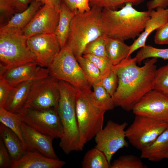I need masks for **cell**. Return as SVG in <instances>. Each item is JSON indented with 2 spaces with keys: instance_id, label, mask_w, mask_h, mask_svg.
I'll return each mask as SVG.
<instances>
[{
  "instance_id": "6da1fadb",
  "label": "cell",
  "mask_w": 168,
  "mask_h": 168,
  "mask_svg": "<svg viewBox=\"0 0 168 168\" xmlns=\"http://www.w3.org/2000/svg\"><path fill=\"white\" fill-rule=\"evenodd\" d=\"M157 58L147 60L142 67L130 56L113 69L118 78V86L112 97L115 106L129 111L147 93L153 89Z\"/></svg>"
},
{
  "instance_id": "7a4b0ae2",
  "label": "cell",
  "mask_w": 168,
  "mask_h": 168,
  "mask_svg": "<svg viewBox=\"0 0 168 168\" xmlns=\"http://www.w3.org/2000/svg\"><path fill=\"white\" fill-rule=\"evenodd\" d=\"M133 6L127 3L119 10L103 8L101 22L103 34L124 40L138 38L144 30L151 11H138Z\"/></svg>"
},
{
  "instance_id": "3957f363",
  "label": "cell",
  "mask_w": 168,
  "mask_h": 168,
  "mask_svg": "<svg viewBox=\"0 0 168 168\" xmlns=\"http://www.w3.org/2000/svg\"><path fill=\"white\" fill-rule=\"evenodd\" d=\"M59 98L57 111L63 133L59 145L66 154L81 151L84 147L80 140L76 113V102L79 88L62 80L58 81Z\"/></svg>"
},
{
  "instance_id": "277c9868",
  "label": "cell",
  "mask_w": 168,
  "mask_h": 168,
  "mask_svg": "<svg viewBox=\"0 0 168 168\" xmlns=\"http://www.w3.org/2000/svg\"><path fill=\"white\" fill-rule=\"evenodd\" d=\"M102 10L91 7L83 12H77L73 17L66 44L76 58L83 55L88 44L103 34L101 22Z\"/></svg>"
},
{
  "instance_id": "5b68a950",
  "label": "cell",
  "mask_w": 168,
  "mask_h": 168,
  "mask_svg": "<svg viewBox=\"0 0 168 168\" xmlns=\"http://www.w3.org/2000/svg\"><path fill=\"white\" fill-rule=\"evenodd\" d=\"M27 39L22 29L0 26V72L35 62V55L27 45Z\"/></svg>"
},
{
  "instance_id": "8992f818",
  "label": "cell",
  "mask_w": 168,
  "mask_h": 168,
  "mask_svg": "<svg viewBox=\"0 0 168 168\" xmlns=\"http://www.w3.org/2000/svg\"><path fill=\"white\" fill-rule=\"evenodd\" d=\"M106 111L95 102L91 89H79L76 113L81 142L83 147L103 128Z\"/></svg>"
},
{
  "instance_id": "52a82bcc",
  "label": "cell",
  "mask_w": 168,
  "mask_h": 168,
  "mask_svg": "<svg viewBox=\"0 0 168 168\" xmlns=\"http://www.w3.org/2000/svg\"><path fill=\"white\" fill-rule=\"evenodd\" d=\"M47 68L49 75L57 80L67 82L81 89H91L76 58L66 44Z\"/></svg>"
},
{
  "instance_id": "ba28073f",
  "label": "cell",
  "mask_w": 168,
  "mask_h": 168,
  "mask_svg": "<svg viewBox=\"0 0 168 168\" xmlns=\"http://www.w3.org/2000/svg\"><path fill=\"white\" fill-rule=\"evenodd\" d=\"M168 128V122L135 115L133 122L125 131L126 138L132 146L141 151Z\"/></svg>"
},
{
  "instance_id": "9c48e42d",
  "label": "cell",
  "mask_w": 168,
  "mask_h": 168,
  "mask_svg": "<svg viewBox=\"0 0 168 168\" xmlns=\"http://www.w3.org/2000/svg\"><path fill=\"white\" fill-rule=\"evenodd\" d=\"M23 122L35 130L54 138H61L63 131L57 107L39 110L24 108L19 113Z\"/></svg>"
},
{
  "instance_id": "30bf717a",
  "label": "cell",
  "mask_w": 168,
  "mask_h": 168,
  "mask_svg": "<svg viewBox=\"0 0 168 168\" xmlns=\"http://www.w3.org/2000/svg\"><path fill=\"white\" fill-rule=\"evenodd\" d=\"M59 98L58 80L49 75L33 81L23 108L43 110L57 107Z\"/></svg>"
},
{
  "instance_id": "8fae6325",
  "label": "cell",
  "mask_w": 168,
  "mask_h": 168,
  "mask_svg": "<svg viewBox=\"0 0 168 168\" xmlns=\"http://www.w3.org/2000/svg\"><path fill=\"white\" fill-rule=\"evenodd\" d=\"M128 125L126 122L119 124L109 120L95 137V147L104 153L110 164L115 153L120 149L128 146L125 139V130Z\"/></svg>"
},
{
  "instance_id": "7c38bea8",
  "label": "cell",
  "mask_w": 168,
  "mask_h": 168,
  "mask_svg": "<svg viewBox=\"0 0 168 168\" xmlns=\"http://www.w3.org/2000/svg\"><path fill=\"white\" fill-rule=\"evenodd\" d=\"M27 45L39 66L47 68L61 49L55 32L40 34L27 39Z\"/></svg>"
},
{
  "instance_id": "4fadbf2b",
  "label": "cell",
  "mask_w": 168,
  "mask_h": 168,
  "mask_svg": "<svg viewBox=\"0 0 168 168\" xmlns=\"http://www.w3.org/2000/svg\"><path fill=\"white\" fill-rule=\"evenodd\" d=\"M132 110L135 115L168 122V95L152 89L140 99Z\"/></svg>"
},
{
  "instance_id": "5bb4252c",
  "label": "cell",
  "mask_w": 168,
  "mask_h": 168,
  "mask_svg": "<svg viewBox=\"0 0 168 168\" xmlns=\"http://www.w3.org/2000/svg\"><path fill=\"white\" fill-rule=\"evenodd\" d=\"M59 11L52 5L46 3L37 11L29 23L22 29L25 36L55 32L58 24Z\"/></svg>"
},
{
  "instance_id": "9a60e30c",
  "label": "cell",
  "mask_w": 168,
  "mask_h": 168,
  "mask_svg": "<svg viewBox=\"0 0 168 168\" xmlns=\"http://www.w3.org/2000/svg\"><path fill=\"white\" fill-rule=\"evenodd\" d=\"M21 129L26 151L37 152L50 158L58 159L52 145L53 137L39 132L24 122Z\"/></svg>"
},
{
  "instance_id": "2e32d148",
  "label": "cell",
  "mask_w": 168,
  "mask_h": 168,
  "mask_svg": "<svg viewBox=\"0 0 168 168\" xmlns=\"http://www.w3.org/2000/svg\"><path fill=\"white\" fill-rule=\"evenodd\" d=\"M49 76L48 68L41 67L35 62L25 63L0 72V77L13 87L24 82L35 81Z\"/></svg>"
},
{
  "instance_id": "e0dca14e",
  "label": "cell",
  "mask_w": 168,
  "mask_h": 168,
  "mask_svg": "<svg viewBox=\"0 0 168 168\" xmlns=\"http://www.w3.org/2000/svg\"><path fill=\"white\" fill-rule=\"evenodd\" d=\"M168 21V8H158L156 10H151L150 17L146 24L143 31L130 45V49L128 58L136 50L145 46L150 35Z\"/></svg>"
},
{
  "instance_id": "ac0fdd59",
  "label": "cell",
  "mask_w": 168,
  "mask_h": 168,
  "mask_svg": "<svg viewBox=\"0 0 168 168\" xmlns=\"http://www.w3.org/2000/svg\"><path fill=\"white\" fill-rule=\"evenodd\" d=\"M65 162L35 152L26 151L19 160L12 161L11 168H61Z\"/></svg>"
},
{
  "instance_id": "d6986e66",
  "label": "cell",
  "mask_w": 168,
  "mask_h": 168,
  "mask_svg": "<svg viewBox=\"0 0 168 168\" xmlns=\"http://www.w3.org/2000/svg\"><path fill=\"white\" fill-rule=\"evenodd\" d=\"M34 81L24 82L13 87L9 93L4 108L11 112L19 113L26 104Z\"/></svg>"
},
{
  "instance_id": "ffe728a7",
  "label": "cell",
  "mask_w": 168,
  "mask_h": 168,
  "mask_svg": "<svg viewBox=\"0 0 168 168\" xmlns=\"http://www.w3.org/2000/svg\"><path fill=\"white\" fill-rule=\"evenodd\" d=\"M141 151L140 158L151 161L158 162L166 158L168 152V128Z\"/></svg>"
},
{
  "instance_id": "44dd1931",
  "label": "cell",
  "mask_w": 168,
  "mask_h": 168,
  "mask_svg": "<svg viewBox=\"0 0 168 168\" xmlns=\"http://www.w3.org/2000/svg\"><path fill=\"white\" fill-rule=\"evenodd\" d=\"M0 138L7 149L12 161L19 160L26 152L24 144L17 135L1 123Z\"/></svg>"
},
{
  "instance_id": "7402d4cb",
  "label": "cell",
  "mask_w": 168,
  "mask_h": 168,
  "mask_svg": "<svg viewBox=\"0 0 168 168\" xmlns=\"http://www.w3.org/2000/svg\"><path fill=\"white\" fill-rule=\"evenodd\" d=\"M120 39L107 36L106 52L107 58L113 66L117 65L128 58L130 46Z\"/></svg>"
},
{
  "instance_id": "603a6c76",
  "label": "cell",
  "mask_w": 168,
  "mask_h": 168,
  "mask_svg": "<svg viewBox=\"0 0 168 168\" xmlns=\"http://www.w3.org/2000/svg\"><path fill=\"white\" fill-rule=\"evenodd\" d=\"M75 13L71 11L62 0L58 22L55 32L61 49L66 44L71 22Z\"/></svg>"
},
{
  "instance_id": "cb8c5ba5",
  "label": "cell",
  "mask_w": 168,
  "mask_h": 168,
  "mask_svg": "<svg viewBox=\"0 0 168 168\" xmlns=\"http://www.w3.org/2000/svg\"><path fill=\"white\" fill-rule=\"evenodd\" d=\"M43 5L40 2L33 0L27 9L21 12L15 14L7 23L2 26L22 29L29 23Z\"/></svg>"
},
{
  "instance_id": "d4e9b609",
  "label": "cell",
  "mask_w": 168,
  "mask_h": 168,
  "mask_svg": "<svg viewBox=\"0 0 168 168\" xmlns=\"http://www.w3.org/2000/svg\"><path fill=\"white\" fill-rule=\"evenodd\" d=\"M81 165L83 168H110L111 165L104 153L95 147L86 153Z\"/></svg>"
},
{
  "instance_id": "484cf974",
  "label": "cell",
  "mask_w": 168,
  "mask_h": 168,
  "mask_svg": "<svg viewBox=\"0 0 168 168\" xmlns=\"http://www.w3.org/2000/svg\"><path fill=\"white\" fill-rule=\"evenodd\" d=\"M0 122L15 132L24 144L21 129L23 122L19 113L10 112L4 108H0Z\"/></svg>"
},
{
  "instance_id": "4316f807",
  "label": "cell",
  "mask_w": 168,
  "mask_h": 168,
  "mask_svg": "<svg viewBox=\"0 0 168 168\" xmlns=\"http://www.w3.org/2000/svg\"><path fill=\"white\" fill-rule=\"evenodd\" d=\"M76 59L91 86L100 83L102 76L100 71L96 66L83 55Z\"/></svg>"
},
{
  "instance_id": "83f0119b",
  "label": "cell",
  "mask_w": 168,
  "mask_h": 168,
  "mask_svg": "<svg viewBox=\"0 0 168 168\" xmlns=\"http://www.w3.org/2000/svg\"><path fill=\"white\" fill-rule=\"evenodd\" d=\"M92 96L96 103L106 111L112 110L115 107L112 97L100 83L93 85Z\"/></svg>"
},
{
  "instance_id": "f1b7e54d",
  "label": "cell",
  "mask_w": 168,
  "mask_h": 168,
  "mask_svg": "<svg viewBox=\"0 0 168 168\" xmlns=\"http://www.w3.org/2000/svg\"><path fill=\"white\" fill-rule=\"evenodd\" d=\"M137 63L149 58H159L168 59V48L159 49L150 45H146L140 48L134 57Z\"/></svg>"
},
{
  "instance_id": "f546056e",
  "label": "cell",
  "mask_w": 168,
  "mask_h": 168,
  "mask_svg": "<svg viewBox=\"0 0 168 168\" xmlns=\"http://www.w3.org/2000/svg\"><path fill=\"white\" fill-rule=\"evenodd\" d=\"M91 7H96L102 8H108L117 10L123 7L127 3L134 6H138L142 3L145 0H89Z\"/></svg>"
},
{
  "instance_id": "4dcf8cb0",
  "label": "cell",
  "mask_w": 168,
  "mask_h": 168,
  "mask_svg": "<svg viewBox=\"0 0 168 168\" xmlns=\"http://www.w3.org/2000/svg\"><path fill=\"white\" fill-rule=\"evenodd\" d=\"M140 158L132 155H123L115 160L110 168H145Z\"/></svg>"
},
{
  "instance_id": "1f68e13d",
  "label": "cell",
  "mask_w": 168,
  "mask_h": 168,
  "mask_svg": "<svg viewBox=\"0 0 168 168\" xmlns=\"http://www.w3.org/2000/svg\"><path fill=\"white\" fill-rule=\"evenodd\" d=\"M153 89L168 95V63L157 69Z\"/></svg>"
},
{
  "instance_id": "d6a6232c",
  "label": "cell",
  "mask_w": 168,
  "mask_h": 168,
  "mask_svg": "<svg viewBox=\"0 0 168 168\" xmlns=\"http://www.w3.org/2000/svg\"><path fill=\"white\" fill-rule=\"evenodd\" d=\"M106 37L103 34L90 43L86 47L83 55L90 54L107 58L106 52Z\"/></svg>"
},
{
  "instance_id": "836d02e7",
  "label": "cell",
  "mask_w": 168,
  "mask_h": 168,
  "mask_svg": "<svg viewBox=\"0 0 168 168\" xmlns=\"http://www.w3.org/2000/svg\"><path fill=\"white\" fill-rule=\"evenodd\" d=\"M83 56L92 62L98 68L102 74V79L112 70L113 65L107 58L90 54H84Z\"/></svg>"
},
{
  "instance_id": "e575fe53",
  "label": "cell",
  "mask_w": 168,
  "mask_h": 168,
  "mask_svg": "<svg viewBox=\"0 0 168 168\" xmlns=\"http://www.w3.org/2000/svg\"><path fill=\"white\" fill-rule=\"evenodd\" d=\"M118 83L117 74L113 68L110 72L101 79L100 83L112 97L117 88Z\"/></svg>"
},
{
  "instance_id": "d590c367",
  "label": "cell",
  "mask_w": 168,
  "mask_h": 168,
  "mask_svg": "<svg viewBox=\"0 0 168 168\" xmlns=\"http://www.w3.org/2000/svg\"><path fill=\"white\" fill-rule=\"evenodd\" d=\"M0 26L7 23L16 13L13 0H0Z\"/></svg>"
},
{
  "instance_id": "8d00e7d4",
  "label": "cell",
  "mask_w": 168,
  "mask_h": 168,
  "mask_svg": "<svg viewBox=\"0 0 168 168\" xmlns=\"http://www.w3.org/2000/svg\"><path fill=\"white\" fill-rule=\"evenodd\" d=\"M154 42L159 45L168 44V21L156 30Z\"/></svg>"
},
{
  "instance_id": "74e56055",
  "label": "cell",
  "mask_w": 168,
  "mask_h": 168,
  "mask_svg": "<svg viewBox=\"0 0 168 168\" xmlns=\"http://www.w3.org/2000/svg\"><path fill=\"white\" fill-rule=\"evenodd\" d=\"M12 161L4 143L0 138V168H10Z\"/></svg>"
},
{
  "instance_id": "f35d334b",
  "label": "cell",
  "mask_w": 168,
  "mask_h": 168,
  "mask_svg": "<svg viewBox=\"0 0 168 168\" xmlns=\"http://www.w3.org/2000/svg\"><path fill=\"white\" fill-rule=\"evenodd\" d=\"M13 87L6 80L0 77V108H4L9 93Z\"/></svg>"
},
{
  "instance_id": "ab89813d",
  "label": "cell",
  "mask_w": 168,
  "mask_h": 168,
  "mask_svg": "<svg viewBox=\"0 0 168 168\" xmlns=\"http://www.w3.org/2000/svg\"><path fill=\"white\" fill-rule=\"evenodd\" d=\"M148 10L151 11L155 8H168V0H152L147 4Z\"/></svg>"
},
{
  "instance_id": "60d3db41",
  "label": "cell",
  "mask_w": 168,
  "mask_h": 168,
  "mask_svg": "<svg viewBox=\"0 0 168 168\" xmlns=\"http://www.w3.org/2000/svg\"><path fill=\"white\" fill-rule=\"evenodd\" d=\"M33 0H13L16 13L21 12L29 7Z\"/></svg>"
},
{
  "instance_id": "b9f144b4",
  "label": "cell",
  "mask_w": 168,
  "mask_h": 168,
  "mask_svg": "<svg viewBox=\"0 0 168 168\" xmlns=\"http://www.w3.org/2000/svg\"><path fill=\"white\" fill-rule=\"evenodd\" d=\"M77 12L82 13L88 11L91 7L89 0H74Z\"/></svg>"
},
{
  "instance_id": "7bdbcfd3",
  "label": "cell",
  "mask_w": 168,
  "mask_h": 168,
  "mask_svg": "<svg viewBox=\"0 0 168 168\" xmlns=\"http://www.w3.org/2000/svg\"><path fill=\"white\" fill-rule=\"evenodd\" d=\"M41 2L43 5L49 3L52 5L57 9L60 11L62 0H35Z\"/></svg>"
},
{
  "instance_id": "ee69618b",
  "label": "cell",
  "mask_w": 168,
  "mask_h": 168,
  "mask_svg": "<svg viewBox=\"0 0 168 168\" xmlns=\"http://www.w3.org/2000/svg\"><path fill=\"white\" fill-rule=\"evenodd\" d=\"M62 0L71 11L75 13H76L77 12L74 0Z\"/></svg>"
},
{
  "instance_id": "f6af8a7d",
  "label": "cell",
  "mask_w": 168,
  "mask_h": 168,
  "mask_svg": "<svg viewBox=\"0 0 168 168\" xmlns=\"http://www.w3.org/2000/svg\"><path fill=\"white\" fill-rule=\"evenodd\" d=\"M166 158L168 159V152L166 155Z\"/></svg>"
}]
</instances>
